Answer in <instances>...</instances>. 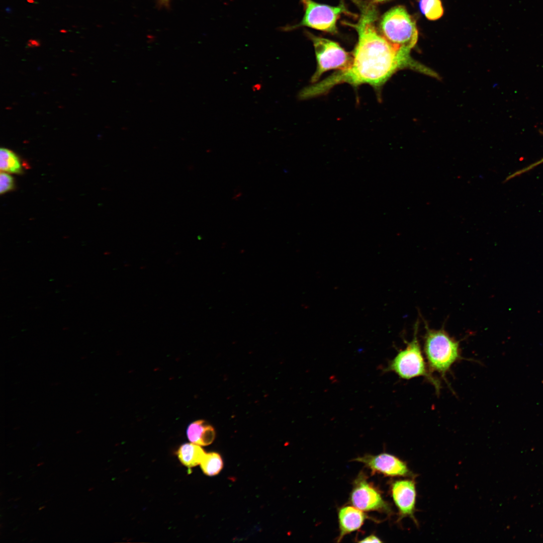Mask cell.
<instances>
[{"instance_id":"ba28073f","label":"cell","mask_w":543,"mask_h":543,"mask_svg":"<svg viewBox=\"0 0 543 543\" xmlns=\"http://www.w3.org/2000/svg\"><path fill=\"white\" fill-rule=\"evenodd\" d=\"M353 461L364 464L373 474L379 473L393 477L415 478V477L405 462L390 454H366L355 458Z\"/></svg>"},{"instance_id":"4316f807","label":"cell","mask_w":543,"mask_h":543,"mask_svg":"<svg viewBox=\"0 0 543 543\" xmlns=\"http://www.w3.org/2000/svg\"><path fill=\"white\" fill-rule=\"evenodd\" d=\"M25 530V529H22V530H21V531H20V532H23V531H24Z\"/></svg>"},{"instance_id":"d6986e66","label":"cell","mask_w":543,"mask_h":543,"mask_svg":"<svg viewBox=\"0 0 543 543\" xmlns=\"http://www.w3.org/2000/svg\"><path fill=\"white\" fill-rule=\"evenodd\" d=\"M157 3L161 7L169 8L171 0H156Z\"/></svg>"},{"instance_id":"52a82bcc","label":"cell","mask_w":543,"mask_h":543,"mask_svg":"<svg viewBox=\"0 0 543 543\" xmlns=\"http://www.w3.org/2000/svg\"><path fill=\"white\" fill-rule=\"evenodd\" d=\"M349 502L363 511H377L391 515L390 504L383 498L380 491L369 481L367 475L360 472L353 481Z\"/></svg>"},{"instance_id":"ffe728a7","label":"cell","mask_w":543,"mask_h":543,"mask_svg":"<svg viewBox=\"0 0 543 543\" xmlns=\"http://www.w3.org/2000/svg\"><path fill=\"white\" fill-rule=\"evenodd\" d=\"M44 463H45L44 462H40V463H38V464L37 465V467H39V466H42V465H44Z\"/></svg>"},{"instance_id":"7402d4cb","label":"cell","mask_w":543,"mask_h":543,"mask_svg":"<svg viewBox=\"0 0 543 543\" xmlns=\"http://www.w3.org/2000/svg\"><path fill=\"white\" fill-rule=\"evenodd\" d=\"M21 497H17V498H15V499H14V500L15 501H18V500H19L21 499Z\"/></svg>"},{"instance_id":"7a4b0ae2","label":"cell","mask_w":543,"mask_h":543,"mask_svg":"<svg viewBox=\"0 0 543 543\" xmlns=\"http://www.w3.org/2000/svg\"><path fill=\"white\" fill-rule=\"evenodd\" d=\"M423 351L430 371L438 373L446 382V375L452 366L463 359L460 341L452 337L442 328H430L425 322Z\"/></svg>"},{"instance_id":"5b68a950","label":"cell","mask_w":543,"mask_h":543,"mask_svg":"<svg viewBox=\"0 0 543 543\" xmlns=\"http://www.w3.org/2000/svg\"><path fill=\"white\" fill-rule=\"evenodd\" d=\"M301 2L304 10L301 21L295 25L282 27L283 31H290L306 27L331 33L337 32V21L342 13L346 12L343 3L331 6L313 0H301Z\"/></svg>"},{"instance_id":"d4e9b609","label":"cell","mask_w":543,"mask_h":543,"mask_svg":"<svg viewBox=\"0 0 543 543\" xmlns=\"http://www.w3.org/2000/svg\"><path fill=\"white\" fill-rule=\"evenodd\" d=\"M13 499H14V498H10V499H9V500H8V501H9V502H10V501H11V500H13Z\"/></svg>"},{"instance_id":"cb8c5ba5","label":"cell","mask_w":543,"mask_h":543,"mask_svg":"<svg viewBox=\"0 0 543 543\" xmlns=\"http://www.w3.org/2000/svg\"><path fill=\"white\" fill-rule=\"evenodd\" d=\"M371 1H376V2H382V1H386V0H371Z\"/></svg>"},{"instance_id":"9a60e30c","label":"cell","mask_w":543,"mask_h":543,"mask_svg":"<svg viewBox=\"0 0 543 543\" xmlns=\"http://www.w3.org/2000/svg\"><path fill=\"white\" fill-rule=\"evenodd\" d=\"M419 7L423 14L430 20H437L443 15L440 0H420Z\"/></svg>"},{"instance_id":"603a6c76","label":"cell","mask_w":543,"mask_h":543,"mask_svg":"<svg viewBox=\"0 0 543 543\" xmlns=\"http://www.w3.org/2000/svg\"><path fill=\"white\" fill-rule=\"evenodd\" d=\"M94 488H93V487H90V488H89V489H88V491H93V490H94Z\"/></svg>"},{"instance_id":"4fadbf2b","label":"cell","mask_w":543,"mask_h":543,"mask_svg":"<svg viewBox=\"0 0 543 543\" xmlns=\"http://www.w3.org/2000/svg\"><path fill=\"white\" fill-rule=\"evenodd\" d=\"M0 168L9 173L20 174L23 172L19 157L13 151L5 148L0 150Z\"/></svg>"},{"instance_id":"3957f363","label":"cell","mask_w":543,"mask_h":543,"mask_svg":"<svg viewBox=\"0 0 543 543\" xmlns=\"http://www.w3.org/2000/svg\"><path fill=\"white\" fill-rule=\"evenodd\" d=\"M419 322L415 324L413 337L406 347L400 350L390 361L387 370L394 372L403 379L423 377L432 385L437 393L441 388L440 381L433 375L426 363L418 339Z\"/></svg>"},{"instance_id":"484cf974","label":"cell","mask_w":543,"mask_h":543,"mask_svg":"<svg viewBox=\"0 0 543 543\" xmlns=\"http://www.w3.org/2000/svg\"><path fill=\"white\" fill-rule=\"evenodd\" d=\"M17 507H18V505H15V506H14V508H17Z\"/></svg>"},{"instance_id":"6da1fadb","label":"cell","mask_w":543,"mask_h":543,"mask_svg":"<svg viewBox=\"0 0 543 543\" xmlns=\"http://www.w3.org/2000/svg\"><path fill=\"white\" fill-rule=\"evenodd\" d=\"M376 18L373 9H361L358 22L353 24L358 34V41L350 65L303 89L298 96L300 99L325 94L343 83L354 86L368 84L378 91L395 72L404 68L434 75V71L412 59L411 50L387 40L376 28Z\"/></svg>"},{"instance_id":"8fae6325","label":"cell","mask_w":543,"mask_h":543,"mask_svg":"<svg viewBox=\"0 0 543 543\" xmlns=\"http://www.w3.org/2000/svg\"><path fill=\"white\" fill-rule=\"evenodd\" d=\"M187 434L191 442L202 446L210 444L215 437L213 427L203 420L191 423L187 428Z\"/></svg>"},{"instance_id":"2e32d148","label":"cell","mask_w":543,"mask_h":543,"mask_svg":"<svg viewBox=\"0 0 543 543\" xmlns=\"http://www.w3.org/2000/svg\"><path fill=\"white\" fill-rule=\"evenodd\" d=\"M14 188V179L11 175L6 172H1L0 174V193L4 194L13 190Z\"/></svg>"},{"instance_id":"5bb4252c","label":"cell","mask_w":543,"mask_h":543,"mask_svg":"<svg viewBox=\"0 0 543 543\" xmlns=\"http://www.w3.org/2000/svg\"><path fill=\"white\" fill-rule=\"evenodd\" d=\"M203 472L207 475L214 476L218 474L223 467V462L220 456L216 452L206 454L200 463Z\"/></svg>"},{"instance_id":"9c48e42d","label":"cell","mask_w":543,"mask_h":543,"mask_svg":"<svg viewBox=\"0 0 543 543\" xmlns=\"http://www.w3.org/2000/svg\"><path fill=\"white\" fill-rule=\"evenodd\" d=\"M390 493L398 511V521L409 517L417 526L415 516L417 492L414 478L394 481L391 484Z\"/></svg>"},{"instance_id":"44dd1931","label":"cell","mask_w":543,"mask_h":543,"mask_svg":"<svg viewBox=\"0 0 543 543\" xmlns=\"http://www.w3.org/2000/svg\"><path fill=\"white\" fill-rule=\"evenodd\" d=\"M45 507H46L45 506H41V507H39V510H42V509H44Z\"/></svg>"},{"instance_id":"277c9868","label":"cell","mask_w":543,"mask_h":543,"mask_svg":"<svg viewBox=\"0 0 543 543\" xmlns=\"http://www.w3.org/2000/svg\"><path fill=\"white\" fill-rule=\"evenodd\" d=\"M380 33L393 44L411 50L418 40V30L415 20L403 6H397L382 17Z\"/></svg>"},{"instance_id":"7c38bea8","label":"cell","mask_w":543,"mask_h":543,"mask_svg":"<svg viewBox=\"0 0 543 543\" xmlns=\"http://www.w3.org/2000/svg\"><path fill=\"white\" fill-rule=\"evenodd\" d=\"M205 454L199 445L192 442L183 444L177 451L179 460L188 468H192L200 464Z\"/></svg>"},{"instance_id":"30bf717a","label":"cell","mask_w":543,"mask_h":543,"mask_svg":"<svg viewBox=\"0 0 543 543\" xmlns=\"http://www.w3.org/2000/svg\"><path fill=\"white\" fill-rule=\"evenodd\" d=\"M370 518L363 511L351 506H344L338 511L339 533L337 541L340 542L347 534L358 530L365 520Z\"/></svg>"},{"instance_id":"8992f818","label":"cell","mask_w":543,"mask_h":543,"mask_svg":"<svg viewBox=\"0 0 543 543\" xmlns=\"http://www.w3.org/2000/svg\"><path fill=\"white\" fill-rule=\"evenodd\" d=\"M307 34L313 42L317 60V68L312 76V82H317L321 76L328 70H342L350 65L352 56L338 43L309 32Z\"/></svg>"},{"instance_id":"e0dca14e","label":"cell","mask_w":543,"mask_h":543,"mask_svg":"<svg viewBox=\"0 0 543 543\" xmlns=\"http://www.w3.org/2000/svg\"><path fill=\"white\" fill-rule=\"evenodd\" d=\"M542 163H543V157L541 158V159H540L539 160H537V161H536L529 164L527 166H526L525 167H524V168H522V169H521L520 170H517L515 172H513V173H512L511 174H510V175L506 177V178L505 179V181L509 180V179H511L512 178H514L515 177L517 176L520 175L521 174H522L523 173H525V172L532 169L533 168H534V167H535L537 165H539V164H541Z\"/></svg>"},{"instance_id":"83f0119b","label":"cell","mask_w":543,"mask_h":543,"mask_svg":"<svg viewBox=\"0 0 543 543\" xmlns=\"http://www.w3.org/2000/svg\"><path fill=\"white\" fill-rule=\"evenodd\" d=\"M50 501V500H47V501H45V503H46V502H48V501Z\"/></svg>"},{"instance_id":"ac0fdd59","label":"cell","mask_w":543,"mask_h":543,"mask_svg":"<svg viewBox=\"0 0 543 543\" xmlns=\"http://www.w3.org/2000/svg\"><path fill=\"white\" fill-rule=\"evenodd\" d=\"M359 542H382V541L378 536L374 534H371L368 536H367L360 540L358 541Z\"/></svg>"}]
</instances>
